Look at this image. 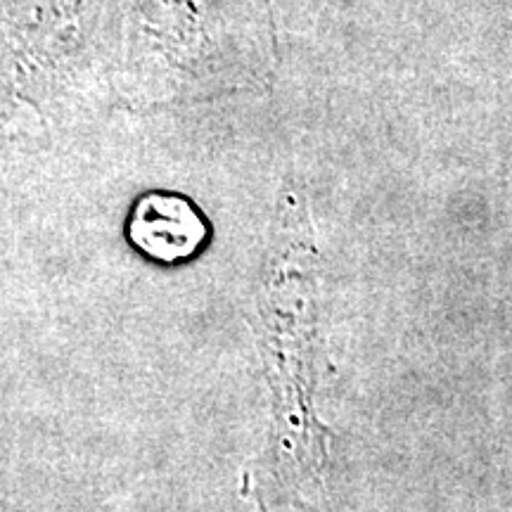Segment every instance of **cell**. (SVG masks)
<instances>
[{
    "label": "cell",
    "instance_id": "cell-1",
    "mask_svg": "<svg viewBox=\"0 0 512 512\" xmlns=\"http://www.w3.org/2000/svg\"><path fill=\"white\" fill-rule=\"evenodd\" d=\"M128 235L147 256L174 264L200 249L207 238V226L188 200L152 192L138 200L128 223Z\"/></svg>",
    "mask_w": 512,
    "mask_h": 512
}]
</instances>
